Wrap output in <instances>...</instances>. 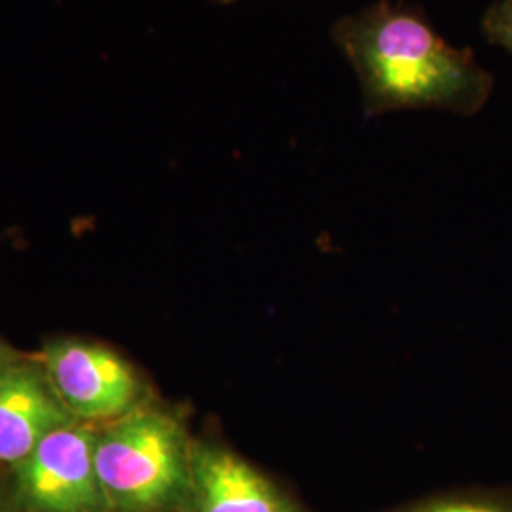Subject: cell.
Instances as JSON below:
<instances>
[{
  "mask_svg": "<svg viewBox=\"0 0 512 512\" xmlns=\"http://www.w3.org/2000/svg\"><path fill=\"white\" fill-rule=\"evenodd\" d=\"M74 421L38 357L21 355L0 378V465L16 467L50 433Z\"/></svg>",
  "mask_w": 512,
  "mask_h": 512,
  "instance_id": "8992f818",
  "label": "cell"
},
{
  "mask_svg": "<svg viewBox=\"0 0 512 512\" xmlns=\"http://www.w3.org/2000/svg\"><path fill=\"white\" fill-rule=\"evenodd\" d=\"M8 492L23 512H109L95 467V427L74 421L50 433L12 467Z\"/></svg>",
  "mask_w": 512,
  "mask_h": 512,
  "instance_id": "277c9868",
  "label": "cell"
},
{
  "mask_svg": "<svg viewBox=\"0 0 512 512\" xmlns=\"http://www.w3.org/2000/svg\"><path fill=\"white\" fill-rule=\"evenodd\" d=\"M209 2H213L217 6H230V4H236V2H241V0H209Z\"/></svg>",
  "mask_w": 512,
  "mask_h": 512,
  "instance_id": "8fae6325",
  "label": "cell"
},
{
  "mask_svg": "<svg viewBox=\"0 0 512 512\" xmlns=\"http://www.w3.org/2000/svg\"><path fill=\"white\" fill-rule=\"evenodd\" d=\"M19 357H21L19 351H16L12 346H8L6 342L0 340V378L8 372L10 366L18 361Z\"/></svg>",
  "mask_w": 512,
  "mask_h": 512,
  "instance_id": "9c48e42d",
  "label": "cell"
},
{
  "mask_svg": "<svg viewBox=\"0 0 512 512\" xmlns=\"http://www.w3.org/2000/svg\"><path fill=\"white\" fill-rule=\"evenodd\" d=\"M74 420L103 425L152 401L147 382L124 355L80 338H55L37 355Z\"/></svg>",
  "mask_w": 512,
  "mask_h": 512,
  "instance_id": "3957f363",
  "label": "cell"
},
{
  "mask_svg": "<svg viewBox=\"0 0 512 512\" xmlns=\"http://www.w3.org/2000/svg\"><path fill=\"white\" fill-rule=\"evenodd\" d=\"M332 38L357 74L368 118L403 110L469 118L494 92L475 52L452 46L414 8L378 0L338 19Z\"/></svg>",
  "mask_w": 512,
  "mask_h": 512,
  "instance_id": "6da1fadb",
  "label": "cell"
},
{
  "mask_svg": "<svg viewBox=\"0 0 512 512\" xmlns=\"http://www.w3.org/2000/svg\"><path fill=\"white\" fill-rule=\"evenodd\" d=\"M482 33L512 54V0H495L482 19Z\"/></svg>",
  "mask_w": 512,
  "mask_h": 512,
  "instance_id": "ba28073f",
  "label": "cell"
},
{
  "mask_svg": "<svg viewBox=\"0 0 512 512\" xmlns=\"http://www.w3.org/2000/svg\"><path fill=\"white\" fill-rule=\"evenodd\" d=\"M391 512H512V497L497 494H442Z\"/></svg>",
  "mask_w": 512,
  "mask_h": 512,
  "instance_id": "52a82bcc",
  "label": "cell"
},
{
  "mask_svg": "<svg viewBox=\"0 0 512 512\" xmlns=\"http://www.w3.org/2000/svg\"><path fill=\"white\" fill-rule=\"evenodd\" d=\"M179 512H310L272 476L217 440H196Z\"/></svg>",
  "mask_w": 512,
  "mask_h": 512,
  "instance_id": "5b68a950",
  "label": "cell"
},
{
  "mask_svg": "<svg viewBox=\"0 0 512 512\" xmlns=\"http://www.w3.org/2000/svg\"><path fill=\"white\" fill-rule=\"evenodd\" d=\"M194 444L183 418L154 399L95 425V467L109 512L181 511Z\"/></svg>",
  "mask_w": 512,
  "mask_h": 512,
  "instance_id": "7a4b0ae2",
  "label": "cell"
},
{
  "mask_svg": "<svg viewBox=\"0 0 512 512\" xmlns=\"http://www.w3.org/2000/svg\"><path fill=\"white\" fill-rule=\"evenodd\" d=\"M0 512H23L12 499L10 492H0Z\"/></svg>",
  "mask_w": 512,
  "mask_h": 512,
  "instance_id": "30bf717a",
  "label": "cell"
}]
</instances>
